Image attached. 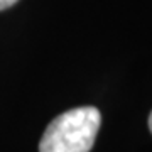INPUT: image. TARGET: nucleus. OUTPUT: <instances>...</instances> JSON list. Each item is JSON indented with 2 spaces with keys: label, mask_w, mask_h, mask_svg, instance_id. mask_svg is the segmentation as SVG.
<instances>
[{
  "label": "nucleus",
  "mask_w": 152,
  "mask_h": 152,
  "mask_svg": "<svg viewBox=\"0 0 152 152\" xmlns=\"http://www.w3.org/2000/svg\"><path fill=\"white\" fill-rule=\"evenodd\" d=\"M19 0H0V10H5L9 7H12L14 4H17Z\"/></svg>",
  "instance_id": "nucleus-2"
},
{
  "label": "nucleus",
  "mask_w": 152,
  "mask_h": 152,
  "mask_svg": "<svg viewBox=\"0 0 152 152\" xmlns=\"http://www.w3.org/2000/svg\"><path fill=\"white\" fill-rule=\"evenodd\" d=\"M102 124L100 110L78 107L58 115L44 132L39 152H90Z\"/></svg>",
  "instance_id": "nucleus-1"
},
{
  "label": "nucleus",
  "mask_w": 152,
  "mask_h": 152,
  "mask_svg": "<svg viewBox=\"0 0 152 152\" xmlns=\"http://www.w3.org/2000/svg\"><path fill=\"white\" fill-rule=\"evenodd\" d=\"M149 129H151V132H152V112H151V115H149Z\"/></svg>",
  "instance_id": "nucleus-3"
}]
</instances>
